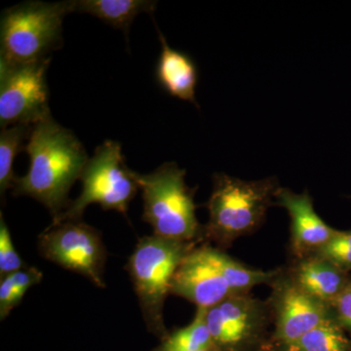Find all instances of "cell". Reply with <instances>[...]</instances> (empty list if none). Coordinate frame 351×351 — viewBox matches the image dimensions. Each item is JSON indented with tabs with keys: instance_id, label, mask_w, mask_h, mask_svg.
Instances as JSON below:
<instances>
[{
	"instance_id": "cell-1",
	"label": "cell",
	"mask_w": 351,
	"mask_h": 351,
	"mask_svg": "<svg viewBox=\"0 0 351 351\" xmlns=\"http://www.w3.org/2000/svg\"><path fill=\"white\" fill-rule=\"evenodd\" d=\"M27 140L29 168L16 179L14 195L34 198L56 218L71 203L69 191L82 177L86 152L75 134L52 117L34 124Z\"/></svg>"
},
{
	"instance_id": "cell-2",
	"label": "cell",
	"mask_w": 351,
	"mask_h": 351,
	"mask_svg": "<svg viewBox=\"0 0 351 351\" xmlns=\"http://www.w3.org/2000/svg\"><path fill=\"white\" fill-rule=\"evenodd\" d=\"M279 188L276 178L245 182L226 174L215 175L203 239L226 248L239 237L255 232L274 205Z\"/></svg>"
},
{
	"instance_id": "cell-3",
	"label": "cell",
	"mask_w": 351,
	"mask_h": 351,
	"mask_svg": "<svg viewBox=\"0 0 351 351\" xmlns=\"http://www.w3.org/2000/svg\"><path fill=\"white\" fill-rule=\"evenodd\" d=\"M195 245V241H177L154 234L145 237L138 240L127 263L147 329L161 341L169 335L164 324V302L171 294L180 263Z\"/></svg>"
},
{
	"instance_id": "cell-4",
	"label": "cell",
	"mask_w": 351,
	"mask_h": 351,
	"mask_svg": "<svg viewBox=\"0 0 351 351\" xmlns=\"http://www.w3.org/2000/svg\"><path fill=\"white\" fill-rule=\"evenodd\" d=\"M186 170L175 162L164 163L151 174L135 179L143 193V219L152 226L154 235L177 241L197 242L203 228L196 218L195 191L184 181Z\"/></svg>"
},
{
	"instance_id": "cell-5",
	"label": "cell",
	"mask_w": 351,
	"mask_h": 351,
	"mask_svg": "<svg viewBox=\"0 0 351 351\" xmlns=\"http://www.w3.org/2000/svg\"><path fill=\"white\" fill-rule=\"evenodd\" d=\"M73 1H27L3 11L0 24V60L32 63L49 58L63 44V21Z\"/></svg>"
},
{
	"instance_id": "cell-6",
	"label": "cell",
	"mask_w": 351,
	"mask_h": 351,
	"mask_svg": "<svg viewBox=\"0 0 351 351\" xmlns=\"http://www.w3.org/2000/svg\"><path fill=\"white\" fill-rule=\"evenodd\" d=\"M121 145L106 141L88 159L80 180L82 191L71 201L63 213L53 219L52 225L66 221H80L88 205L100 204L104 210H114L126 216L129 203L137 195L140 186L135 172L125 164Z\"/></svg>"
},
{
	"instance_id": "cell-7",
	"label": "cell",
	"mask_w": 351,
	"mask_h": 351,
	"mask_svg": "<svg viewBox=\"0 0 351 351\" xmlns=\"http://www.w3.org/2000/svg\"><path fill=\"white\" fill-rule=\"evenodd\" d=\"M206 321L219 351H271V313L267 302L249 293L207 309Z\"/></svg>"
},
{
	"instance_id": "cell-8",
	"label": "cell",
	"mask_w": 351,
	"mask_h": 351,
	"mask_svg": "<svg viewBox=\"0 0 351 351\" xmlns=\"http://www.w3.org/2000/svg\"><path fill=\"white\" fill-rule=\"evenodd\" d=\"M51 58L32 63L0 60V125L34 126L50 119L47 73Z\"/></svg>"
},
{
	"instance_id": "cell-9",
	"label": "cell",
	"mask_w": 351,
	"mask_h": 351,
	"mask_svg": "<svg viewBox=\"0 0 351 351\" xmlns=\"http://www.w3.org/2000/svg\"><path fill=\"white\" fill-rule=\"evenodd\" d=\"M43 257L106 287L103 274L107 251L100 233L80 221L51 225L38 237Z\"/></svg>"
},
{
	"instance_id": "cell-10",
	"label": "cell",
	"mask_w": 351,
	"mask_h": 351,
	"mask_svg": "<svg viewBox=\"0 0 351 351\" xmlns=\"http://www.w3.org/2000/svg\"><path fill=\"white\" fill-rule=\"evenodd\" d=\"M269 285L271 294L267 302L274 327L271 351L284 350L332 317L330 304L302 290L286 269H279Z\"/></svg>"
},
{
	"instance_id": "cell-11",
	"label": "cell",
	"mask_w": 351,
	"mask_h": 351,
	"mask_svg": "<svg viewBox=\"0 0 351 351\" xmlns=\"http://www.w3.org/2000/svg\"><path fill=\"white\" fill-rule=\"evenodd\" d=\"M171 294L209 309L235 294L219 267L215 248L195 247L180 263Z\"/></svg>"
},
{
	"instance_id": "cell-12",
	"label": "cell",
	"mask_w": 351,
	"mask_h": 351,
	"mask_svg": "<svg viewBox=\"0 0 351 351\" xmlns=\"http://www.w3.org/2000/svg\"><path fill=\"white\" fill-rule=\"evenodd\" d=\"M274 205L285 208L291 219V250L295 260L308 257L319 250L336 234L314 211L313 200L307 191L295 193L279 188Z\"/></svg>"
},
{
	"instance_id": "cell-13",
	"label": "cell",
	"mask_w": 351,
	"mask_h": 351,
	"mask_svg": "<svg viewBox=\"0 0 351 351\" xmlns=\"http://www.w3.org/2000/svg\"><path fill=\"white\" fill-rule=\"evenodd\" d=\"M286 271L302 290L328 304L341 294L351 278L348 272L317 256L298 258Z\"/></svg>"
},
{
	"instance_id": "cell-14",
	"label": "cell",
	"mask_w": 351,
	"mask_h": 351,
	"mask_svg": "<svg viewBox=\"0 0 351 351\" xmlns=\"http://www.w3.org/2000/svg\"><path fill=\"white\" fill-rule=\"evenodd\" d=\"M158 32L161 43L160 56L156 69V76L159 86L166 93L180 100L189 101L197 106L195 89L198 82V69L193 58L186 53L173 49Z\"/></svg>"
},
{
	"instance_id": "cell-15",
	"label": "cell",
	"mask_w": 351,
	"mask_h": 351,
	"mask_svg": "<svg viewBox=\"0 0 351 351\" xmlns=\"http://www.w3.org/2000/svg\"><path fill=\"white\" fill-rule=\"evenodd\" d=\"M156 1L147 0H78L73 1V12L98 18L128 36L134 19L141 13H154Z\"/></svg>"
},
{
	"instance_id": "cell-16",
	"label": "cell",
	"mask_w": 351,
	"mask_h": 351,
	"mask_svg": "<svg viewBox=\"0 0 351 351\" xmlns=\"http://www.w3.org/2000/svg\"><path fill=\"white\" fill-rule=\"evenodd\" d=\"M206 308L197 307L189 326L176 330L154 351H201L215 346L206 321Z\"/></svg>"
},
{
	"instance_id": "cell-17",
	"label": "cell",
	"mask_w": 351,
	"mask_h": 351,
	"mask_svg": "<svg viewBox=\"0 0 351 351\" xmlns=\"http://www.w3.org/2000/svg\"><path fill=\"white\" fill-rule=\"evenodd\" d=\"M280 351H351V339L332 317Z\"/></svg>"
},
{
	"instance_id": "cell-18",
	"label": "cell",
	"mask_w": 351,
	"mask_h": 351,
	"mask_svg": "<svg viewBox=\"0 0 351 351\" xmlns=\"http://www.w3.org/2000/svg\"><path fill=\"white\" fill-rule=\"evenodd\" d=\"M32 126L14 125L1 129L0 133V193L2 197L9 189L14 188L16 177L13 164L22 151L25 138H29Z\"/></svg>"
},
{
	"instance_id": "cell-19",
	"label": "cell",
	"mask_w": 351,
	"mask_h": 351,
	"mask_svg": "<svg viewBox=\"0 0 351 351\" xmlns=\"http://www.w3.org/2000/svg\"><path fill=\"white\" fill-rule=\"evenodd\" d=\"M43 274L36 267H27L1 277L0 282V319L4 320L19 306L29 288L40 283Z\"/></svg>"
},
{
	"instance_id": "cell-20",
	"label": "cell",
	"mask_w": 351,
	"mask_h": 351,
	"mask_svg": "<svg viewBox=\"0 0 351 351\" xmlns=\"http://www.w3.org/2000/svg\"><path fill=\"white\" fill-rule=\"evenodd\" d=\"M311 256L325 258L348 274L351 271V230H337L332 239Z\"/></svg>"
},
{
	"instance_id": "cell-21",
	"label": "cell",
	"mask_w": 351,
	"mask_h": 351,
	"mask_svg": "<svg viewBox=\"0 0 351 351\" xmlns=\"http://www.w3.org/2000/svg\"><path fill=\"white\" fill-rule=\"evenodd\" d=\"M25 263L14 247L8 226L0 215V276H8L13 272L24 269Z\"/></svg>"
},
{
	"instance_id": "cell-22",
	"label": "cell",
	"mask_w": 351,
	"mask_h": 351,
	"mask_svg": "<svg viewBox=\"0 0 351 351\" xmlns=\"http://www.w3.org/2000/svg\"><path fill=\"white\" fill-rule=\"evenodd\" d=\"M332 318L351 338V278L341 294L330 304Z\"/></svg>"
},
{
	"instance_id": "cell-23",
	"label": "cell",
	"mask_w": 351,
	"mask_h": 351,
	"mask_svg": "<svg viewBox=\"0 0 351 351\" xmlns=\"http://www.w3.org/2000/svg\"><path fill=\"white\" fill-rule=\"evenodd\" d=\"M201 351H219L218 348H216V346H213V348H208V350H201Z\"/></svg>"
}]
</instances>
